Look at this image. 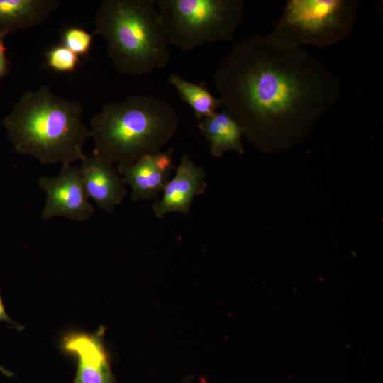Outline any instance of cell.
Segmentation results:
<instances>
[{
    "label": "cell",
    "mask_w": 383,
    "mask_h": 383,
    "mask_svg": "<svg viewBox=\"0 0 383 383\" xmlns=\"http://www.w3.org/2000/svg\"><path fill=\"white\" fill-rule=\"evenodd\" d=\"M104 328L95 333L73 334L67 337L65 349L78 359L73 383H116L104 345Z\"/></svg>",
    "instance_id": "cell-10"
},
{
    "label": "cell",
    "mask_w": 383,
    "mask_h": 383,
    "mask_svg": "<svg viewBox=\"0 0 383 383\" xmlns=\"http://www.w3.org/2000/svg\"><path fill=\"white\" fill-rule=\"evenodd\" d=\"M192 381V377H187L185 379H184L183 380H182L179 383H191Z\"/></svg>",
    "instance_id": "cell-19"
},
{
    "label": "cell",
    "mask_w": 383,
    "mask_h": 383,
    "mask_svg": "<svg viewBox=\"0 0 383 383\" xmlns=\"http://www.w3.org/2000/svg\"><path fill=\"white\" fill-rule=\"evenodd\" d=\"M179 121L169 104L150 95L106 104L90 121L93 156L118 165L160 152L174 135Z\"/></svg>",
    "instance_id": "cell-3"
},
{
    "label": "cell",
    "mask_w": 383,
    "mask_h": 383,
    "mask_svg": "<svg viewBox=\"0 0 383 383\" xmlns=\"http://www.w3.org/2000/svg\"><path fill=\"white\" fill-rule=\"evenodd\" d=\"M358 7L357 0H289L269 34L290 46H330L351 33Z\"/></svg>",
    "instance_id": "cell-6"
},
{
    "label": "cell",
    "mask_w": 383,
    "mask_h": 383,
    "mask_svg": "<svg viewBox=\"0 0 383 383\" xmlns=\"http://www.w3.org/2000/svg\"><path fill=\"white\" fill-rule=\"evenodd\" d=\"M168 82L177 89L180 100L192 107L199 121L214 114L223 105L221 100L213 96L204 83L194 84L176 73L169 76Z\"/></svg>",
    "instance_id": "cell-14"
},
{
    "label": "cell",
    "mask_w": 383,
    "mask_h": 383,
    "mask_svg": "<svg viewBox=\"0 0 383 383\" xmlns=\"http://www.w3.org/2000/svg\"><path fill=\"white\" fill-rule=\"evenodd\" d=\"M6 50L4 39L0 38V83L9 73V62L6 57Z\"/></svg>",
    "instance_id": "cell-17"
},
{
    "label": "cell",
    "mask_w": 383,
    "mask_h": 383,
    "mask_svg": "<svg viewBox=\"0 0 383 383\" xmlns=\"http://www.w3.org/2000/svg\"><path fill=\"white\" fill-rule=\"evenodd\" d=\"M94 35L83 28L72 26L66 28L62 33L61 41L77 56L87 55L90 51Z\"/></svg>",
    "instance_id": "cell-16"
},
{
    "label": "cell",
    "mask_w": 383,
    "mask_h": 383,
    "mask_svg": "<svg viewBox=\"0 0 383 383\" xmlns=\"http://www.w3.org/2000/svg\"><path fill=\"white\" fill-rule=\"evenodd\" d=\"M198 128L209 143V151L213 157H221L229 150L238 154L244 152L243 131L226 109L201 119Z\"/></svg>",
    "instance_id": "cell-13"
},
{
    "label": "cell",
    "mask_w": 383,
    "mask_h": 383,
    "mask_svg": "<svg viewBox=\"0 0 383 383\" xmlns=\"http://www.w3.org/2000/svg\"><path fill=\"white\" fill-rule=\"evenodd\" d=\"M225 109L265 152L304 140L340 99L339 78L301 47L270 34L250 35L223 57L213 75Z\"/></svg>",
    "instance_id": "cell-1"
},
{
    "label": "cell",
    "mask_w": 383,
    "mask_h": 383,
    "mask_svg": "<svg viewBox=\"0 0 383 383\" xmlns=\"http://www.w3.org/2000/svg\"><path fill=\"white\" fill-rule=\"evenodd\" d=\"M60 4L59 0H0V38L40 25Z\"/></svg>",
    "instance_id": "cell-12"
},
{
    "label": "cell",
    "mask_w": 383,
    "mask_h": 383,
    "mask_svg": "<svg viewBox=\"0 0 383 383\" xmlns=\"http://www.w3.org/2000/svg\"><path fill=\"white\" fill-rule=\"evenodd\" d=\"M205 177V170L197 166L187 153L183 154L174 177L162 189V199L152 204L155 216L162 218L172 212L189 214L194 198L204 194L207 189Z\"/></svg>",
    "instance_id": "cell-9"
},
{
    "label": "cell",
    "mask_w": 383,
    "mask_h": 383,
    "mask_svg": "<svg viewBox=\"0 0 383 383\" xmlns=\"http://www.w3.org/2000/svg\"><path fill=\"white\" fill-rule=\"evenodd\" d=\"M170 44L184 51L233 40L245 12L243 0H157Z\"/></svg>",
    "instance_id": "cell-5"
},
{
    "label": "cell",
    "mask_w": 383,
    "mask_h": 383,
    "mask_svg": "<svg viewBox=\"0 0 383 383\" xmlns=\"http://www.w3.org/2000/svg\"><path fill=\"white\" fill-rule=\"evenodd\" d=\"M48 67L59 72H72L80 62L79 57L64 46L58 44L50 48L45 52Z\"/></svg>",
    "instance_id": "cell-15"
},
{
    "label": "cell",
    "mask_w": 383,
    "mask_h": 383,
    "mask_svg": "<svg viewBox=\"0 0 383 383\" xmlns=\"http://www.w3.org/2000/svg\"><path fill=\"white\" fill-rule=\"evenodd\" d=\"M4 321L13 325L18 330L22 328V326L13 322L6 313L0 294V323Z\"/></svg>",
    "instance_id": "cell-18"
},
{
    "label": "cell",
    "mask_w": 383,
    "mask_h": 383,
    "mask_svg": "<svg viewBox=\"0 0 383 383\" xmlns=\"http://www.w3.org/2000/svg\"><path fill=\"white\" fill-rule=\"evenodd\" d=\"M0 371H1L4 374L7 375V376H11L12 374L11 372L6 370L5 369L2 368L1 366H0Z\"/></svg>",
    "instance_id": "cell-20"
},
{
    "label": "cell",
    "mask_w": 383,
    "mask_h": 383,
    "mask_svg": "<svg viewBox=\"0 0 383 383\" xmlns=\"http://www.w3.org/2000/svg\"><path fill=\"white\" fill-rule=\"evenodd\" d=\"M83 113L80 101L59 97L43 85L23 92L2 124L18 154L66 166L82 159V148L91 138Z\"/></svg>",
    "instance_id": "cell-2"
},
{
    "label": "cell",
    "mask_w": 383,
    "mask_h": 383,
    "mask_svg": "<svg viewBox=\"0 0 383 383\" xmlns=\"http://www.w3.org/2000/svg\"><path fill=\"white\" fill-rule=\"evenodd\" d=\"M79 167L88 198L107 213L113 212L127 191L113 165L96 157L84 155Z\"/></svg>",
    "instance_id": "cell-11"
},
{
    "label": "cell",
    "mask_w": 383,
    "mask_h": 383,
    "mask_svg": "<svg viewBox=\"0 0 383 383\" xmlns=\"http://www.w3.org/2000/svg\"><path fill=\"white\" fill-rule=\"evenodd\" d=\"M38 187L46 195L41 217L45 220L62 216L77 221L88 220L94 209L88 201L79 167L62 166L58 175L41 176Z\"/></svg>",
    "instance_id": "cell-7"
},
{
    "label": "cell",
    "mask_w": 383,
    "mask_h": 383,
    "mask_svg": "<svg viewBox=\"0 0 383 383\" xmlns=\"http://www.w3.org/2000/svg\"><path fill=\"white\" fill-rule=\"evenodd\" d=\"M173 150L145 155L136 161L118 164L117 172L124 185L131 188L133 202L157 199L174 169Z\"/></svg>",
    "instance_id": "cell-8"
},
{
    "label": "cell",
    "mask_w": 383,
    "mask_h": 383,
    "mask_svg": "<svg viewBox=\"0 0 383 383\" xmlns=\"http://www.w3.org/2000/svg\"><path fill=\"white\" fill-rule=\"evenodd\" d=\"M94 35L102 36L115 68L128 75L164 68L170 43L154 0H104L94 18Z\"/></svg>",
    "instance_id": "cell-4"
}]
</instances>
